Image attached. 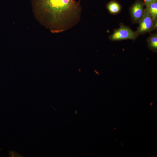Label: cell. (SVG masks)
<instances>
[{"label": "cell", "instance_id": "6da1fadb", "mask_svg": "<svg viewBox=\"0 0 157 157\" xmlns=\"http://www.w3.org/2000/svg\"><path fill=\"white\" fill-rule=\"evenodd\" d=\"M35 18L53 33H59L76 25L81 19L80 1L75 0H31Z\"/></svg>", "mask_w": 157, "mask_h": 157}, {"label": "cell", "instance_id": "7a4b0ae2", "mask_svg": "<svg viewBox=\"0 0 157 157\" xmlns=\"http://www.w3.org/2000/svg\"><path fill=\"white\" fill-rule=\"evenodd\" d=\"M136 36V33L130 28L122 26L114 32L110 36V39L113 41L133 39L135 38Z\"/></svg>", "mask_w": 157, "mask_h": 157}, {"label": "cell", "instance_id": "3957f363", "mask_svg": "<svg viewBox=\"0 0 157 157\" xmlns=\"http://www.w3.org/2000/svg\"><path fill=\"white\" fill-rule=\"evenodd\" d=\"M138 33H143L149 31L154 25V21L147 7L144 9L143 14L140 20Z\"/></svg>", "mask_w": 157, "mask_h": 157}, {"label": "cell", "instance_id": "277c9868", "mask_svg": "<svg viewBox=\"0 0 157 157\" xmlns=\"http://www.w3.org/2000/svg\"><path fill=\"white\" fill-rule=\"evenodd\" d=\"M143 4L139 1H137L132 6L131 9V14L134 20H140L144 13Z\"/></svg>", "mask_w": 157, "mask_h": 157}, {"label": "cell", "instance_id": "5b68a950", "mask_svg": "<svg viewBox=\"0 0 157 157\" xmlns=\"http://www.w3.org/2000/svg\"><path fill=\"white\" fill-rule=\"evenodd\" d=\"M106 7L110 13L113 14L118 13L121 9L119 3L114 1L109 2L106 5Z\"/></svg>", "mask_w": 157, "mask_h": 157}, {"label": "cell", "instance_id": "8992f818", "mask_svg": "<svg viewBox=\"0 0 157 157\" xmlns=\"http://www.w3.org/2000/svg\"><path fill=\"white\" fill-rule=\"evenodd\" d=\"M154 20L157 17V1H156L146 6Z\"/></svg>", "mask_w": 157, "mask_h": 157}, {"label": "cell", "instance_id": "52a82bcc", "mask_svg": "<svg viewBox=\"0 0 157 157\" xmlns=\"http://www.w3.org/2000/svg\"><path fill=\"white\" fill-rule=\"evenodd\" d=\"M149 47L154 51L157 50V36L156 35L150 37L148 40Z\"/></svg>", "mask_w": 157, "mask_h": 157}, {"label": "cell", "instance_id": "ba28073f", "mask_svg": "<svg viewBox=\"0 0 157 157\" xmlns=\"http://www.w3.org/2000/svg\"><path fill=\"white\" fill-rule=\"evenodd\" d=\"M156 1L157 0H144V3L146 6Z\"/></svg>", "mask_w": 157, "mask_h": 157}]
</instances>
